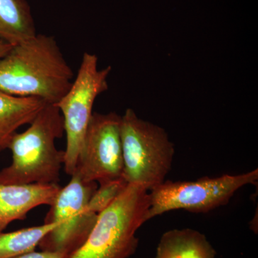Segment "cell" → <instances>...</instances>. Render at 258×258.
<instances>
[{
  "instance_id": "cell-10",
  "label": "cell",
  "mask_w": 258,
  "mask_h": 258,
  "mask_svg": "<svg viewBox=\"0 0 258 258\" xmlns=\"http://www.w3.org/2000/svg\"><path fill=\"white\" fill-rule=\"evenodd\" d=\"M47 103L41 98L15 96L0 91V152L9 149L18 129L30 124Z\"/></svg>"
},
{
  "instance_id": "cell-13",
  "label": "cell",
  "mask_w": 258,
  "mask_h": 258,
  "mask_svg": "<svg viewBox=\"0 0 258 258\" xmlns=\"http://www.w3.org/2000/svg\"><path fill=\"white\" fill-rule=\"evenodd\" d=\"M59 223L45 224L37 227L0 233V258H15L35 251L42 239Z\"/></svg>"
},
{
  "instance_id": "cell-1",
  "label": "cell",
  "mask_w": 258,
  "mask_h": 258,
  "mask_svg": "<svg viewBox=\"0 0 258 258\" xmlns=\"http://www.w3.org/2000/svg\"><path fill=\"white\" fill-rule=\"evenodd\" d=\"M74 71L53 36L36 34L0 58V91L55 104L69 91Z\"/></svg>"
},
{
  "instance_id": "cell-4",
  "label": "cell",
  "mask_w": 258,
  "mask_h": 258,
  "mask_svg": "<svg viewBox=\"0 0 258 258\" xmlns=\"http://www.w3.org/2000/svg\"><path fill=\"white\" fill-rule=\"evenodd\" d=\"M123 177L148 190L164 181L174 159V144L164 128L127 108L120 120Z\"/></svg>"
},
{
  "instance_id": "cell-2",
  "label": "cell",
  "mask_w": 258,
  "mask_h": 258,
  "mask_svg": "<svg viewBox=\"0 0 258 258\" xmlns=\"http://www.w3.org/2000/svg\"><path fill=\"white\" fill-rule=\"evenodd\" d=\"M30 125L13 136L8 149L13 160L0 171V184H58L64 159L55 146L64 133L60 110L47 103Z\"/></svg>"
},
{
  "instance_id": "cell-9",
  "label": "cell",
  "mask_w": 258,
  "mask_h": 258,
  "mask_svg": "<svg viewBox=\"0 0 258 258\" xmlns=\"http://www.w3.org/2000/svg\"><path fill=\"white\" fill-rule=\"evenodd\" d=\"M60 189L58 184H0V233L12 222L25 220L32 209L51 206Z\"/></svg>"
},
{
  "instance_id": "cell-12",
  "label": "cell",
  "mask_w": 258,
  "mask_h": 258,
  "mask_svg": "<svg viewBox=\"0 0 258 258\" xmlns=\"http://www.w3.org/2000/svg\"><path fill=\"white\" fill-rule=\"evenodd\" d=\"M36 34L27 0H0V39L15 45Z\"/></svg>"
},
{
  "instance_id": "cell-15",
  "label": "cell",
  "mask_w": 258,
  "mask_h": 258,
  "mask_svg": "<svg viewBox=\"0 0 258 258\" xmlns=\"http://www.w3.org/2000/svg\"><path fill=\"white\" fill-rule=\"evenodd\" d=\"M64 254L57 252H50V251L42 250L41 252H32L24 254L15 258H66Z\"/></svg>"
},
{
  "instance_id": "cell-5",
  "label": "cell",
  "mask_w": 258,
  "mask_h": 258,
  "mask_svg": "<svg viewBox=\"0 0 258 258\" xmlns=\"http://www.w3.org/2000/svg\"><path fill=\"white\" fill-rule=\"evenodd\" d=\"M257 169L237 175L202 177L196 181H163L149 193L146 222L172 210L207 213L227 205L236 191L248 184H257Z\"/></svg>"
},
{
  "instance_id": "cell-6",
  "label": "cell",
  "mask_w": 258,
  "mask_h": 258,
  "mask_svg": "<svg viewBox=\"0 0 258 258\" xmlns=\"http://www.w3.org/2000/svg\"><path fill=\"white\" fill-rule=\"evenodd\" d=\"M111 70L110 66L98 69L97 55L85 52L72 86L55 103L63 118L67 139L63 166L66 174L70 176L76 170L95 101L97 97L108 90V78Z\"/></svg>"
},
{
  "instance_id": "cell-8",
  "label": "cell",
  "mask_w": 258,
  "mask_h": 258,
  "mask_svg": "<svg viewBox=\"0 0 258 258\" xmlns=\"http://www.w3.org/2000/svg\"><path fill=\"white\" fill-rule=\"evenodd\" d=\"M120 120L113 112H93L74 171L83 181L101 184L123 176Z\"/></svg>"
},
{
  "instance_id": "cell-3",
  "label": "cell",
  "mask_w": 258,
  "mask_h": 258,
  "mask_svg": "<svg viewBox=\"0 0 258 258\" xmlns=\"http://www.w3.org/2000/svg\"><path fill=\"white\" fill-rule=\"evenodd\" d=\"M149 190L128 184L106 210L98 215L88 238L66 258H128L138 248L137 230L146 222Z\"/></svg>"
},
{
  "instance_id": "cell-14",
  "label": "cell",
  "mask_w": 258,
  "mask_h": 258,
  "mask_svg": "<svg viewBox=\"0 0 258 258\" xmlns=\"http://www.w3.org/2000/svg\"><path fill=\"white\" fill-rule=\"evenodd\" d=\"M99 185L87 205L89 211L98 215L109 207L128 186L123 176L105 181Z\"/></svg>"
},
{
  "instance_id": "cell-7",
  "label": "cell",
  "mask_w": 258,
  "mask_h": 258,
  "mask_svg": "<svg viewBox=\"0 0 258 258\" xmlns=\"http://www.w3.org/2000/svg\"><path fill=\"white\" fill-rule=\"evenodd\" d=\"M98 188L95 181H83L76 173L60 191L47 212L44 223H59L42 239L41 250L57 252L67 257L88 238L98 215L88 210L91 196Z\"/></svg>"
},
{
  "instance_id": "cell-11",
  "label": "cell",
  "mask_w": 258,
  "mask_h": 258,
  "mask_svg": "<svg viewBox=\"0 0 258 258\" xmlns=\"http://www.w3.org/2000/svg\"><path fill=\"white\" fill-rule=\"evenodd\" d=\"M206 236L193 229H174L161 236L154 258H216Z\"/></svg>"
},
{
  "instance_id": "cell-16",
  "label": "cell",
  "mask_w": 258,
  "mask_h": 258,
  "mask_svg": "<svg viewBox=\"0 0 258 258\" xmlns=\"http://www.w3.org/2000/svg\"><path fill=\"white\" fill-rule=\"evenodd\" d=\"M13 45H10L8 42L4 41V40L0 39V58L3 57V56L6 55Z\"/></svg>"
}]
</instances>
